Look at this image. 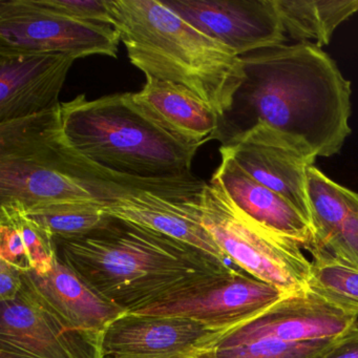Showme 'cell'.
<instances>
[{"instance_id":"18","label":"cell","mask_w":358,"mask_h":358,"mask_svg":"<svg viewBox=\"0 0 358 358\" xmlns=\"http://www.w3.org/2000/svg\"><path fill=\"white\" fill-rule=\"evenodd\" d=\"M57 247L53 236L22 208L1 205L0 259L24 271L45 274L53 267Z\"/></svg>"},{"instance_id":"7","label":"cell","mask_w":358,"mask_h":358,"mask_svg":"<svg viewBox=\"0 0 358 358\" xmlns=\"http://www.w3.org/2000/svg\"><path fill=\"white\" fill-rule=\"evenodd\" d=\"M0 353L13 358H104L102 334L73 326L24 280L15 299L1 301Z\"/></svg>"},{"instance_id":"21","label":"cell","mask_w":358,"mask_h":358,"mask_svg":"<svg viewBox=\"0 0 358 358\" xmlns=\"http://www.w3.org/2000/svg\"><path fill=\"white\" fill-rule=\"evenodd\" d=\"M106 205L98 202H62L24 210L33 221L45 228L55 242L80 238L103 226L110 215Z\"/></svg>"},{"instance_id":"14","label":"cell","mask_w":358,"mask_h":358,"mask_svg":"<svg viewBox=\"0 0 358 358\" xmlns=\"http://www.w3.org/2000/svg\"><path fill=\"white\" fill-rule=\"evenodd\" d=\"M221 152V150H220ZM213 177L240 210L264 229L311 251L314 234L310 222L286 199L253 179L226 152Z\"/></svg>"},{"instance_id":"11","label":"cell","mask_w":358,"mask_h":358,"mask_svg":"<svg viewBox=\"0 0 358 358\" xmlns=\"http://www.w3.org/2000/svg\"><path fill=\"white\" fill-rule=\"evenodd\" d=\"M186 22L236 56L284 45L273 0H160Z\"/></svg>"},{"instance_id":"6","label":"cell","mask_w":358,"mask_h":358,"mask_svg":"<svg viewBox=\"0 0 358 358\" xmlns=\"http://www.w3.org/2000/svg\"><path fill=\"white\" fill-rule=\"evenodd\" d=\"M120 43L112 26L72 20L37 0L0 1V51L116 58Z\"/></svg>"},{"instance_id":"20","label":"cell","mask_w":358,"mask_h":358,"mask_svg":"<svg viewBox=\"0 0 358 358\" xmlns=\"http://www.w3.org/2000/svg\"><path fill=\"white\" fill-rule=\"evenodd\" d=\"M307 198L314 242L311 253L317 259L328 248L358 203V194L329 179L315 166L308 169Z\"/></svg>"},{"instance_id":"5","label":"cell","mask_w":358,"mask_h":358,"mask_svg":"<svg viewBox=\"0 0 358 358\" xmlns=\"http://www.w3.org/2000/svg\"><path fill=\"white\" fill-rule=\"evenodd\" d=\"M205 226L230 263L282 290H307L311 261L292 241L264 229L234 205L211 178L196 199Z\"/></svg>"},{"instance_id":"19","label":"cell","mask_w":358,"mask_h":358,"mask_svg":"<svg viewBox=\"0 0 358 358\" xmlns=\"http://www.w3.org/2000/svg\"><path fill=\"white\" fill-rule=\"evenodd\" d=\"M285 34L299 43L328 45L335 29L358 11V0H273Z\"/></svg>"},{"instance_id":"13","label":"cell","mask_w":358,"mask_h":358,"mask_svg":"<svg viewBox=\"0 0 358 358\" xmlns=\"http://www.w3.org/2000/svg\"><path fill=\"white\" fill-rule=\"evenodd\" d=\"M358 316L303 290L290 293L226 336L238 341L270 338L285 343L337 339L348 332Z\"/></svg>"},{"instance_id":"1","label":"cell","mask_w":358,"mask_h":358,"mask_svg":"<svg viewBox=\"0 0 358 358\" xmlns=\"http://www.w3.org/2000/svg\"><path fill=\"white\" fill-rule=\"evenodd\" d=\"M243 78L211 140L228 146L259 125L303 138L317 157L339 152L351 134V83L312 43L241 56Z\"/></svg>"},{"instance_id":"25","label":"cell","mask_w":358,"mask_h":358,"mask_svg":"<svg viewBox=\"0 0 358 358\" xmlns=\"http://www.w3.org/2000/svg\"><path fill=\"white\" fill-rule=\"evenodd\" d=\"M318 358H358V322Z\"/></svg>"},{"instance_id":"27","label":"cell","mask_w":358,"mask_h":358,"mask_svg":"<svg viewBox=\"0 0 358 358\" xmlns=\"http://www.w3.org/2000/svg\"><path fill=\"white\" fill-rule=\"evenodd\" d=\"M0 358H13L5 353H0Z\"/></svg>"},{"instance_id":"23","label":"cell","mask_w":358,"mask_h":358,"mask_svg":"<svg viewBox=\"0 0 358 358\" xmlns=\"http://www.w3.org/2000/svg\"><path fill=\"white\" fill-rule=\"evenodd\" d=\"M37 3L72 20L112 26L106 0H37Z\"/></svg>"},{"instance_id":"16","label":"cell","mask_w":358,"mask_h":358,"mask_svg":"<svg viewBox=\"0 0 358 358\" xmlns=\"http://www.w3.org/2000/svg\"><path fill=\"white\" fill-rule=\"evenodd\" d=\"M198 196L181 202L150 192H138L106 205L104 213L150 228L230 263L203 225L196 207Z\"/></svg>"},{"instance_id":"24","label":"cell","mask_w":358,"mask_h":358,"mask_svg":"<svg viewBox=\"0 0 358 358\" xmlns=\"http://www.w3.org/2000/svg\"><path fill=\"white\" fill-rule=\"evenodd\" d=\"M26 271L17 266L0 259V301L15 299L24 285Z\"/></svg>"},{"instance_id":"8","label":"cell","mask_w":358,"mask_h":358,"mask_svg":"<svg viewBox=\"0 0 358 358\" xmlns=\"http://www.w3.org/2000/svg\"><path fill=\"white\" fill-rule=\"evenodd\" d=\"M286 295L276 287L232 268L137 313L185 316L229 333Z\"/></svg>"},{"instance_id":"10","label":"cell","mask_w":358,"mask_h":358,"mask_svg":"<svg viewBox=\"0 0 358 358\" xmlns=\"http://www.w3.org/2000/svg\"><path fill=\"white\" fill-rule=\"evenodd\" d=\"M227 332L167 314L124 313L102 334L104 358H190L215 349Z\"/></svg>"},{"instance_id":"15","label":"cell","mask_w":358,"mask_h":358,"mask_svg":"<svg viewBox=\"0 0 358 358\" xmlns=\"http://www.w3.org/2000/svg\"><path fill=\"white\" fill-rule=\"evenodd\" d=\"M24 278L56 313L83 330L103 334L115 320L127 313L94 290L58 257L48 273L27 271Z\"/></svg>"},{"instance_id":"26","label":"cell","mask_w":358,"mask_h":358,"mask_svg":"<svg viewBox=\"0 0 358 358\" xmlns=\"http://www.w3.org/2000/svg\"><path fill=\"white\" fill-rule=\"evenodd\" d=\"M190 358H217V356H215V349H213L211 350V351L206 352V353H203L201 354V355L194 356V357Z\"/></svg>"},{"instance_id":"12","label":"cell","mask_w":358,"mask_h":358,"mask_svg":"<svg viewBox=\"0 0 358 358\" xmlns=\"http://www.w3.org/2000/svg\"><path fill=\"white\" fill-rule=\"evenodd\" d=\"M75 60L69 54L0 51V123L60 108Z\"/></svg>"},{"instance_id":"3","label":"cell","mask_w":358,"mask_h":358,"mask_svg":"<svg viewBox=\"0 0 358 358\" xmlns=\"http://www.w3.org/2000/svg\"><path fill=\"white\" fill-rule=\"evenodd\" d=\"M106 7L129 62L145 77L184 85L219 117L230 108L243 78L231 50L158 0H106Z\"/></svg>"},{"instance_id":"22","label":"cell","mask_w":358,"mask_h":358,"mask_svg":"<svg viewBox=\"0 0 358 358\" xmlns=\"http://www.w3.org/2000/svg\"><path fill=\"white\" fill-rule=\"evenodd\" d=\"M308 290L358 316V269L334 262L311 261Z\"/></svg>"},{"instance_id":"9","label":"cell","mask_w":358,"mask_h":358,"mask_svg":"<svg viewBox=\"0 0 358 358\" xmlns=\"http://www.w3.org/2000/svg\"><path fill=\"white\" fill-rule=\"evenodd\" d=\"M220 150L253 179L286 199L311 224L307 173L317 155L305 139L259 125Z\"/></svg>"},{"instance_id":"2","label":"cell","mask_w":358,"mask_h":358,"mask_svg":"<svg viewBox=\"0 0 358 358\" xmlns=\"http://www.w3.org/2000/svg\"><path fill=\"white\" fill-rule=\"evenodd\" d=\"M55 243L62 261L127 313H137L238 268L112 215L85 236Z\"/></svg>"},{"instance_id":"4","label":"cell","mask_w":358,"mask_h":358,"mask_svg":"<svg viewBox=\"0 0 358 358\" xmlns=\"http://www.w3.org/2000/svg\"><path fill=\"white\" fill-rule=\"evenodd\" d=\"M66 143L106 171L137 179L189 177L200 146L165 131L134 100L114 94L89 100L80 95L60 106Z\"/></svg>"},{"instance_id":"17","label":"cell","mask_w":358,"mask_h":358,"mask_svg":"<svg viewBox=\"0 0 358 358\" xmlns=\"http://www.w3.org/2000/svg\"><path fill=\"white\" fill-rule=\"evenodd\" d=\"M133 96L150 118L186 143L203 145L217 129V113L184 85L146 77L143 89Z\"/></svg>"}]
</instances>
